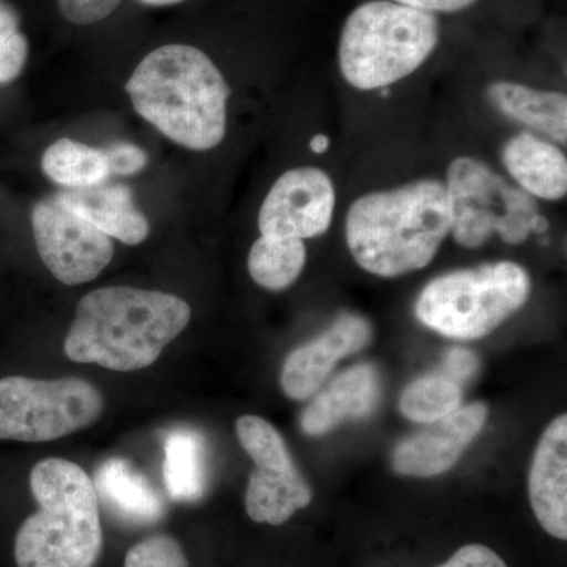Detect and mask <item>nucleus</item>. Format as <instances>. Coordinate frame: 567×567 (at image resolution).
<instances>
[{
	"instance_id": "nucleus-30",
	"label": "nucleus",
	"mask_w": 567,
	"mask_h": 567,
	"mask_svg": "<svg viewBox=\"0 0 567 567\" xmlns=\"http://www.w3.org/2000/svg\"><path fill=\"white\" fill-rule=\"evenodd\" d=\"M391 2L401 3L427 13H457V11L470 9L480 0H391Z\"/></svg>"
},
{
	"instance_id": "nucleus-2",
	"label": "nucleus",
	"mask_w": 567,
	"mask_h": 567,
	"mask_svg": "<svg viewBox=\"0 0 567 567\" xmlns=\"http://www.w3.org/2000/svg\"><path fill=\"white\" fill-rule=\"evenodd\" d=\"M126 92L134 111L182 147L212 151L226 136L229 84L199 48H156L133 71Z\"/></svg>"
},
{
	"instance_id": "nucleus-18",
	"label": "nucleus",
	"mask_w": 567,
	"mask_h": 567,
	"mask_svg": "<svg viewBox=\"0 0 567 567\" xmlns=\"http://www.w3.org/2000/svg\"><path fill=\"white\" fill-rule=\"evenodd\" d=\"M487 96L496 110L511 121L566 145V93L539 91L518 82L496 81L488 85Z\"/></svg>"
},
{
	"instance_id": "nucleus-12",
	"label": "nucleus",
	"mask_w": 567,
	"mask_h": 567,
	"mask_svg": "<svg viewBox=\"0 0 567 567\" xmlns=\"http://www.w3.org/2000/svg\"><path fill=\"white\" fill-rule=\"evenodd\" d=\"M488 409L483 402L462 405L442 420L425 424L415 434L405 436L393 451V468L404 476L442 475L457 464L486 425Z\"/></svg>"
},
{
	"instance_id": "nucleus-27",
	"label": "nucleus",
	"mask_w": 567,
	"mask_h": 567,
	"mask_svg": "<svg viewBox=\"0 0 567 567\" xmlns=\"http://www.w3.org/2000/svg\"><path fill=\"white\" fill-rule=\"evenodd\" d=\"M111 175H134L147 166V155L128 142H117L103 148Z\"/></svg>"
},
{
	"instance_id": "nucleus-19",
	"label": "nucleus",
	"mask_w": 567,
	"mask_h": 567,
	"mask_svg": "<svg viewBox=\"0 0 567 567\" xmlns=\"http://www.w3.org/2000/svg\"><path fill=\"white\" fill-rule=\"evenodd\" d=\"M96 495L115 516L136 525H151L164 516L162 496L140 470L121 457L104 462L96 472Z\"/></svg>"
},
{
	"instance_id": "nucleus-6",
	"label": "nucleus",
	"mask_w": 567,
	"mask_h": 567,
	"mask_svg": "<svg viewBox=\"0 0 567 567\" xmlns=\"http://www.w3.org/2000/svg\"><path fill=\"white\" fill-rule=\"evenodd\" d=\"M532 278L509 260L439 276L421 290L417 320L435 333L458 341L486 338L524 308Z\"/></svg>"
},
{
	"instance_id": "nucleus-21",
	"label": "nucleus",
	"mask_w": 567,
	"mask_h": 567,
	"mask_svg": "<svg viewBox=\"0 0 567 567\" xmlns=\"http://www.w3.org/2000/svg\"><path fill=\"white\" fill-rule=\"evenodd\" d=\"M41 169L52 182L66 189H84L102 185L111 177L103 151L63 137L48 147Z\"/></svg>"
},
{
	"instance_id": "nucleus-7",
	"label": "nucleus",
	"mask_w": 567,
	"mask_h": 567,
	"mask_svg": "<svg viewBox=\"0 0 567 567\" xmlns=\"http://www.w3.org/2000/svg\"><path fill=\"white\" fill-rule=\"evenodd\" d=\"M445 188L450 234L464 248H480L494 234L507 245H520L547 229L532 196L473 156L451 162Z\"/></svg>"
},
{
	"instance_id": "nucleus-13",
	"label": "nucleus",
	"mask_w": 567,
	"mask_h": 567,
	"mask_svg": "<svg viewBox=\"0 0 567 567\" xmlns=\"http://www.w3.org/2000/svg\"><path fill=\"white\" fill-rule=\"evenodd\" d=\"M372 324L365 317L342 312L333 324L308 344L298 347L284 361L281 386L293 401L312 398L327 382L339 361L372 342Z\"/></svg>"
},
{
	"instance_id": "nucleus-31",
	"label": "nucleus",
	"mask_w": 567,
	"mask_h": 567,
	"mask_svg": "<svg viewBox=\"0 0 567 567\" xmlns=\"http://www.w3.org/2000/svg\"><path fill=\"white\" fill-rule=\"evenodd\" d=\"M311 151L315 153H324L330 147V137L324 136V134H317V136L312 137L311 142Z\"/></svg>"
},
{
	"instance_id": "nucleus-17",
	"label": "nucleus",
	"mask_w": 567,
	"mask_h": 567,
	"mask_svg": "<svg viewBox=\"0 0 567 567\" xmlns=\"http://www.w3.org/2000/svg\"><path fill=\"white\" fill-rule=\"evenodd\" d=\"M502 162L516 186L533 199H565L567 159L554 142L532 132L518 133L503 145Z\"/></svg>"
},
{
	"instance_id": "nucleus-11",
	"label": "nucleus",
	"mask_w": 567,
	"mask_h": 567,
	"mask_svg": "<svg viewBox=\"0 0 567 567\" xmlns=\"http://www.w3.org/2000/svg\"><path fill=\"white\" fill-rule=\"evenodd\" d=\"M334 208L336 188L330 175L319 167H293L271 186L257 226L264 237L316 238L330 229Z\"/></svg>"
},
{
	"instance_id": "nucleus-16",
	"label": "nucleus",
	"mask_w": 567,
	"mask_h": 567,
	"mask_svg": "<svg viewBox=\"0 0 567 567\" xmlns=\"http://www.w3.org/2000/svg\"><path fill=\"white\" fill-rule=\"evenodd\" d=\"M55 197L71 212L123 245H140L151 234V223L136 207L132 189L126 186L104 182L91 188L65 189Z\"/></svg>"
},
{
	"instance_id": "nucleus-1",
	"label": "nucleus",
	"mask_w": 567,
	"mask_h": 567,
	"mask_svg": "<svg viewBox=\"0 0 567 567\" xmlns=\"http://www.w3.org/2000/svg\"><path fill=\"white\" fill-rule=\"evenodd\" d=\"M189 320L192 308L175 295L104 287L81 298L63 349L74 363L140 371L158 360Z\"/></svg>"
},
{
	"instance_id": "nucleus-15",
	"label": "nucleus",
	"mask_w": 567,
	"mask_h": 567,
	"mask_svg": "<svg viewBox=\"0 0 567 567\" xmlns=\"http://www.w3.org/2000/svg\"><path fill=\"white\" fill-rule=\"evenodd\" d=\"M382 394L380 375L372 364H358L317 391L301 413L305 434L319 436L349 420H363L374 413Z\"/></svg>"
},
{
	"instance_id": "nucleus-8",
	"label": "nucleus",
	"mask_w": 567,
	"mask_h": 567,
	"mask_svg": "<svg viewBox=\"0 0 567 567\" xmlns=\"http://www.w3.org/2000/svg\"><path fill=\"white\" fill-rule=\"evenodd\" d=\"M103 410L102 393L82 379H0V440L52 442L89 427Z\"/></svg>"
},
{
	"instance_id": "nucleus-14",
	"label": "nucleus",
	"mask_w": 567,
	"mask_h": 567,
	"mask_svg": "<svg viewBox=\"0 0 567 567\" xmlns=\"http://www.w3.org/2000/svg\"><path fill=\"white\" fill-rule=\"evenodd\" d=\"M529 503L540 527L567 539V416L547 425L529 470Z\"/></svg>"
},
{
	"instance_id": "nucleus-32",
	"label": "nucleus",
	"mask_w": 567,
	"mask_h": 567,
	"mask_svg": "<svg viewBox=\"0 0 567 567\" xmlns=\"http://www.w3.org/2000/svg\"><path fill=\"white\" fill-rule=\"evenodd\" d=\"M140 2L148 7H171L185 2V0H140Z\"/></svg>"
},
{
	"instance_id": "nucleus-24",
	"label": "nucleus",
	"mask_w": 567,
	"mask_h": 567,
	"mask_svg": "<svg viewBox=\"0 0 567 567\" xmlns=\"http://www.w3.org/2000/svg\"><path fill=\"white\" fill-rule=\"evenodd\" d=\"M29 58V43L17 14L0 2V84L17 80Z\"/></svg>"
},
{
	"instance_id": "nucleus-4",
	"label": "nucleus",
	"mask_w": 567,
	"mask_h": 567,
	"mask_svg": "<svg viewBox=\"0 0 567 567\" xmlns=\"http://www.w3.org/2000/svg\"><path fill=\"white\" fill-rule=\"evenodd\" d=\"M31 488L39 511L18 532V567L95 566L103 529L91 476L65 458H44L33 466Z\"/></svg>"
},
{
	"instance_id": "nucleus-3",
	"label": "nucleus",
	"mask_w": 567,
	"mask_h": 567,
	"mask_svg": "<svg viewBox=\"0 0 567 567\" xmlns=\"http://www.w3.org/2000/svg\"><path fill=\"white\" fill-rule=\"evenodd\" d=\"M451 233L445 183L423 178L358 197L346 216L354 262L380 278L423 270Z\"/></svg>"
},
{
	"instance_id": "nucleus-20",
	"label": "nucleus",
	"mask_w": 567,
	"mask_h": 567,
	"mask_svg": "<svg viewBox=\"0 0 567 567\" xmlns=\"http://www.w3.org/2000/svg\"><path fill=\"white\" fill-rule=\"evenodd\" d=\"M164 484L174 502L203 498L207 488L205 442L192 429H175L164 442Z\"/></svg>"
},
{
	"instance_id": "nucleus-9",
	"label": "nucleus",
	"mask_w": 567,
	"mask_h": 567,
	"mask_svg": "<svg viewBox=\"0 0 567 567\" xmlns=\"http://www.w3.org/2000/svg\"><path fill=\"white\" fill-rule=\"evenodd\" d=\"M238 442L252 458L245 507L256 524L282 525L311 505L312 488L298 472L289 447L274 424L245 415L235 424Z\"/></svg>"
},
{
	"instance_id": "nucleus-23",
	"label": "nucleus",
	"mask_w": 567,
	"mask_h": 567,
	"mask_svg": "<svg viewBox=\"0 0 567 567\" xmlns=\"http://www.w3.org/2000/svg\"><path fill=\"white\" fill-rule=\"evenodd\" d=\"M402 415L420 424L434 423L462 406V385L443 372L420 377L401 395Z\"/></svg>"
},
{
	"instance_id": "nucleus-5",
	"label": "nucleus",
	"mask_w": 567,
	"mask_h": 567,
	"mask_svg": "<svg viewBox=\"0 0 567 567\" xmlns=\"http://www.w3.org/2000/svg\"><path fill=\"white\" fill-rule=\"evenodd\" d=\"M439 41L435 14L391 0H371L358 6L344 22L339 70L358 91H383L423 66Z\"/></svg>"
},
{
	"instance_id": "nucleus-10",
	"label": "nucleus",
	"mask_w": 567,
	"mask_h": 567,
	"mask_svg": "<svg viewBox=\"0 0 567 567\" xmlns=\"http://www.w3.org/2000/svg\"><path fill=\"white\" fill-rule=\"evenodd\" d=\"M32 229L41 260L65 286L93 281L114 257L111 238L71 212L55 194L33 208Z\"/></svg>"
},
{
	"instance_id": "nucleus-25",
	"label": "nucleus",
	"mask_w": 567,
	"mask_h": 567,
	"mask_svg": "<svg viewBox=\"0 0 567 567\" xmlns=\"http://www.w3.org/2000/svg\"><path fill=\"white\" fill-rule=\"evenodd\" d=\"M125 567H188V558L173 536L155 535L130 548Z\"/></svg>"
},
{
	"instance_id": "nucleus-29",
	"label": "nucleus",
	"mask_w": 567,
	"mask_h": 567,
	"mask_svg": "<svg viewBox=\"0 0 567 567\" xmlns=\"http://www.w3.org/2000/svg\"><path fill=\"white\" fill-rule=\"evenodd\" d=\"M439 567H507L496 551L483 544H468L458 548L445 565Z\"/></svg>"
},
{
	"instance_id": "nucleus-22",
	"label": "nucleus",
	"mask_w": 567,
	"mask_h": 567,
	"mask_svg": "<svg viewBox=\"0 0 567 567\" xmlns=\"http://www.w3.org/2000/svg\"><path fill=\"white\" fill-rule=\"evenodd\" d=\"M306 259L308 252L303 240L260 235L249 251L248 270L254 282L278 292L300 278Z\"/></svg>"
},
{
	"instance_id": "nucleus-28",
	"label": "nucleus",
	"mask_w": 567,
	"mask_h": 567,
	"mask_svg": "<svg viewBox=\"0 0 567 567\" xmlns=\"http://www.w3.org/2000/svg\"><path fill=\"white\" fill-rule=\"evenodd\" d=\"M480 371V360L472 350L451 349L443 358L442 369L440 372L453 379L458 385L470 382Z\"/></svg>"
},
{
	"instance_id": "nucleus-26",
	"label": "nucleus",
	"mask_w": 567,
	"mask_h": 567,
	"mask_svg": "<svg viewBox=\"0 0 567 567\" xmlns=\"http://www.w3.org/2000/svg\"><path fill=\"white\" fill-rule=\"evenodd\" d=\"M62 17L71 24L91 25L110 18L122 0H58Z\"/></svg>"
}]
</instances>
